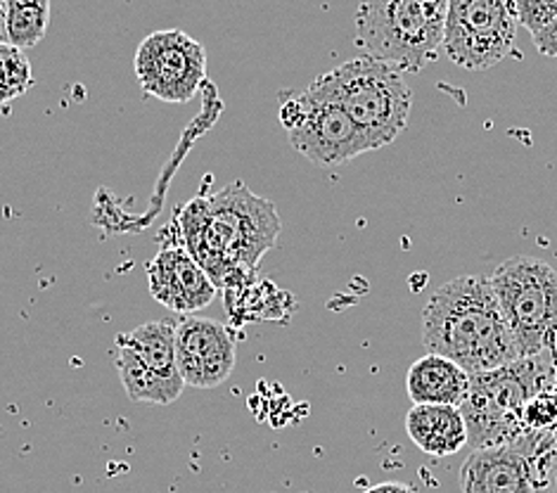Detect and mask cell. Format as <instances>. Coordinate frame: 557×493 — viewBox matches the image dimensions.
<instances>
[{
    "label": "cell",
    "instance_id": "1",
    "mask_svg": "<svg viewBox=\"0 0 557 493\" xmlns=\"http://www.w3.org/2000/svg\"><path fill=\"white\" fill-rule=\"evenodd\" d=\"M176 225L183 247L214 285L233 287L255 273L261 257L275 247L283 221L273 202L235 181L183 205Z\"/></svg>",
    "mask_w": 557,
    "mask_h": 493
},
{
    "label": "cell",
    "instance_id": "2",
    "mask_svg": "<svg viewBox=\"0 0 557 493\" xmlns=\"http://www.w3.org/2000/svg\"><path fill=\"white\" fill-rule=\"evenodd\" d=\"M422 342L430 354L458 363L468 375L520 361L512 330L484 275L448 280L422 309Z\"/></svg>",
    "mask_w": 557,
    "mask_h": 493
},
{
    "label": "cell",
    "instance_id": "3",
    "mask_svg": "<svg viewBox=\"0 0 557 493\" xmlns=\"http://www.w3.org/2000/svg\"><path fill=\"white\" fill-rule=\"evenodd\" d=\"M557 380V349L520 358L480 375H470L460 410L474 448L510 444L524 434V408Z\"/></svg>",
    "mask_w": 557,
    "mask_h": 493
},
{
    "label": "cell",
    "instance_id": "4",
    "mask_svg": "<svg viewBox=\"0 0 557 493\" xmlns=\"http://www.w3.org/2000/svg\"><path fill=\"white\" fill-rule=\"evenodd\" d=\"M313 84L349 114L373 150L394 143L408 128L413 90L404 72L387 62L356 58L321 74Z\"/></svg>",
    "mask_w": 557,
    "mask_h": 493
},
{
    "label": "cell",
    "instance_id": "5",
    "mask_svg": "<svg viewBox=\"0 0 557 493\" xmlns=\"http://www.w3.org/2000/svg\"><path fill=\"white\" fill-rule=\"evenodd\" d=\"M448 0H361L356 44L366 56L416 74L440 58Z\"/></svg>",
    "mask_w": 557,
    "mask_h": 493
},
{
    "label": "cell",
    "instance_id": "6",
    "mask_svg": "<svg viewBox=\"0 0 557 493\" xmlns=\"http://www.w3.org/2000/svg\"><path fill=\"white\" fill-rule=\"evenodd\" d=\"M491 287L520 358L557 349V271L536 257H512L491 273Z\"/></svg>",
    "mask_w": 557,
    "mask_h": 493
},
{
    "label": "cell",
    "instance_id": "7",
    "mask_svg": "<svg viewBox=\"0 0 557 493\" xmlns=\"http://www.w3.org/2000/svg\"><path fill=\"white\" fill-rule=\"evenodd\" d=\"M277 114L292 148L315 167L333 169L373 152L361 128L315 84L301 93H283Z\"/></svg>",
    "mask_w": 557,
    "mask_h": 493
},
{
    "label": "cell",
    "instance_id": "8",
    "mask_svg": "<svg viewBox=\"0 0 557 493\" xmlns=\"http://www.w3.org/2000/svg\"><path fill=\"white\" fill-rule=\"evenodd\" d=\"M114 368L131 402L169 406L185 382L176 361L174 323L150 321L116 337Z\"/></svg>",
    "mask_w": 557,
    "mask_h": 493
},
{
    "label": "cell",
    "instance_id": "9",
    "mask_svg": "<svg viewBox=\"0 0 557 493\" xmlns=\"http://www.w3.org/2000/svg\"><path fill=\"white\" fill-rule=\"evenodd\" d=\"M557 434H522L510 444L474 448L460 468L462 493H543L550 489Z\"/></svg>",
    "mask_w": 557,
    "mask_h": 493
},
{
    "label": "cell",
    "instance_id": "10",
    "mask_svg": "<svg viewBox=\"0 0 557 493\" xmlns=\"http://www.w3.org/2000/svg\"><path fill=\"white\" fill-rule=\"evenodd\" d=\"M515 0H448L444 56L470 72L515 58Z\"/></svg>",
    "mask_w": 557,
    "mask_h": 493
},
{
    "label": "cell",
    "instance_id": "11",
    "mask_svg": "<svg viewBox=\"0 0 557 493\" xmlns=\"http://www.w3.org/2000/svg\"><path fill=\"white\" fill-rule=\"evenodd\" d=\"M134 72L148 96L162 102H190L207 78V50L181 29L154 32L138 46Z\"/></svg>",
    "mask_w": 557,
    "mask_h": 493
},
{
    "label": "cell",
    "instance_id": "12",
    "mask_svg": "<svg viewBox=\"0 0 557 493\" xmlns=\"http://www.w3.org/2000/svg\"><path fill=\"white\" fill-rule=\"evenodd\" d=\"M176 361L185 386L214 390L235 368V337L231 330L209 318L185 316L174 323Z\"/></svg>",
    "mask_w": 557,
    "mask_h": 493
},
{
    "label": "cell",
    "instance_id": "13",
    "mask_svg": "<svg viewBox=\"0 0 557 493\" xmlns=\"http://www.w3.org/2000/svg\"><path fill=\"white\" fill-rule=\"evenodd\" d=\"M150 295L176 313L202 311L216 297L214 280L197 263L183 243L164 245L148 263Z\"/></svg>",
    "mask_w": 557,
    "mask_h": 493
},
{
    "label": "cell",
    "instance_id": "14",
    "mask_svg": "<svg viewBox=\"0 0 557 493\" xmlns=\"http://www.w3.org/2000/svg\"><path fill=\"white\" fill-rule=\"evenodd\" d=\"M406 432L410 442L434 458L454 456L468 444V424L458 406L418 404L408 410Z\"/></svg>",
    "mask_w": 557,
    "mask_h": 493
},
{
    "label": "cell",
    "instance_id": "15",
    "mask_svg": "<svg viewBox=\"0 0 557 493\" xmlns=\"http://www.w3.org/2000/svg\"><path fill=\"white\" fill-rule=\"evenodd\" d=\"M408 396L413 404L462 406L470 390V375L458 363L444 356L428 354L410 366L406 378Z\"/></svg>",
    "mask_w": 557,
    "mask_h": 493
},
{
    "label": "cell",
    "instance_id": "16",
    "mask_svg": "<svg viewBox=\"0 0 557 493\" xmlns=\"http://www.w3.org/2000/svg\"><path fill=\"white\" fill-rule=\"evenodd\" d=\"M50 24V0H8V44L20 50L44 41Z\"/></svg>",
    "mask_w": 557,
    "mask_h": 493
},
{
    "label": "cell",
    "instance_id": "17",
    "mask_svg": "<svg viewBox=\"0 0 557 493\" xmlns=\"http://www.w3.org/2000/svg\"><path fill=\"white\" fill-rule=\"evenodd\" d=\"M32 86L34 72L24 50L10 44H0V108L22 98Z\"/></svg>",
    "mask_w": 557,
    "mask_h": 493
},
{
    "label": "cell",
    "instance_id": "18",
    "mask_svg": "<svg viewBox=\"0 0 557 493\" xmlns=\"http://www.w3.org/2000/svg\"><path fill=\"white\" fill-rule=\"evenodd\" d=\"M517 24L536 36L557 17V0H515Z\"/></svg>",
    "mask_w": 557,
    "mask_h": 493
},
{
    "label": "cell",
    "instance_id": "19",
    "mask_svg": "<svg viewBox=\"0 0 557 493\" xmlns=\"http://www.w3.org/2000/svg\"><path fill=\"white\" fill-rule=\"evenodd\" d=\"M532 38H534L536 50L543 58H557V17L546 26V29H541Z\"/></svg>",
    "mask_w": 557,
    "mask_h": 493
},
{
    "label": "cell",
    "instance_id": "20",
    "mask_svg": "<svg viewBox=\"0 0 557 493\" xmlns=\"http://www.w3.org/2000/svg\"><path fill=\"white\" fill-rule=\"evenodd\" d=\"M363 493H418V491L404 482H382L377 486L366 489Z\"/></svg>",
    "mask_w": 557,
    "mask_h": 493
},
{
    "label": "cell",
    "instance_id": "21",
    "mask_svg": "<svg viewBox=\"0 0 557 493\" xmlns=\"http://www.w3.org/2000/svg\"><path fill=\"white\" fill-rule=\"evenodd\" d=\"M0 44H8V0H0Z\"/></svg>",
    "mask_w": 557,
    "mask_h": 493
},
{
    "label": "cell",
    "instance_id": "22",
    "mask_svg": "<svg viewBox=\"0 0 557 493\" xmlns=\"http://www.w3.org/2000/svg\"><path fill=\"white\" fill-rule=\"evenodd\" d=\"M550 491L557 493V456L553 460V470H550Z\"/></svg>",
    "mask_w": 557,
    "mask_h": 493
}]
</instances>
